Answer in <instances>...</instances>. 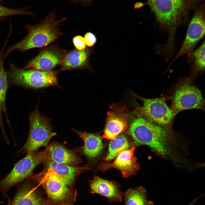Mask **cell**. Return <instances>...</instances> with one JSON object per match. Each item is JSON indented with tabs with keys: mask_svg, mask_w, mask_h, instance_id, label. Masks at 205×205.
I'll return each instance as SVG.
<instances>
[{
	"mask_svg": "<svg viewBox=\"0 0 205 205\" xmlns=\"http://www.w3.org/2000/svg\"><path fill=\"white\" fill-rule=\"evenodd\" d=\"M204 2V0H147L145 5L149 6L160 28L168 33L167 43L171 45L175 43L178 26L187 23L191 12Z\"/></svg>",
	"mask_w": 205,
	"mask_h": 205,
	"instance_id": "1",
	"label": "cell"
},
{
	"mask_svg": "<svg viewBox=\"0 0 205 205\" xmlns=\"http://www.w3.org/2000/svg\"><path fill=\"white\" fill-rule=\"evenodd\" d=\"M56 10L55 9L50 12L39 23L25 25L24 26L28 30L26 35L21 41L7 49L4 53L5 58L15 50L24 52L33 48L46 46L63 34L59 27L67 18L64 17L57 20Z\"/></svg>",
	"mask_w": 205,
	"mask_h": 205,
	"instance_id": "2",
	"label": "cell"
},
{
	"mask_svg": "<svg viewBox=\"0 0 205 205\" xmlns=\"http://www.w3.org/2000/svg\"><path fill=\"white\" fill-rule=\"evenodd\" d=\"M128 132L136 145L148 146L164 156L169 153L168 134L162 126L144 117L137 116L131 121Z\"/></svg>",
	"mask_w": 205,
	"mask_h": 205,
	"instance_id": "3",
	"label": "cell"
},
{
	"mask_svg": "<svg viewBox=\"0 0 205 205\" xmlns=\"http://www.w3.org/2000/svg\"><path fill=\"white\" fill-rule=\"evenodd\" d=\"M30 131L26 142L17 153V155L37 151L42 146H46L56 134L52 131L50 120L40 113L37 108L30 114Z\"/></svg>",
	"mask_w": 205,
	"mask_h": 205,
	"instance_id": "4",
	"label": "cell"
},
{
	"mask_svg": "<svg viewBox=\"0 0 205 205\" xmlns=\"http://www.w3.org/2000/svg\"><path fill=\"white\" fill-rule=\"evenodd\" d=\"M47 159L46 149L27 154L17 162L12 171L0 181V192L4 195L13 186L21 183L30 176L38 165Z\"/></svg>",
	"mask_w": 205,
	"mask_h": 205,
	"instance_id": "5",
	"label": "cell"
},
{
	"mask_svg": "<svg viewBox=\"0 0 205 205\" xmlns=\"http://www.w3.org/2000/svg\"><path fill=\"white\" fill-rule=\"evenodd\" d=\"M10 66L7 77L14 84L36 89L56 86L58 84V71L26 70L18 68L12 64Z\"/></svg>",
	"mask_w": 205,
	"mask_h": 205,
	"instance_id": "6",
	"label": "cell"
},
{
	"mask_svg": "<svg viewBox=\"0 0 205 205\" xmlns=\"http://www.w3.org/2000/svg\"><path fill=\"white\" fill-rule=\"evenodd\" d=\"M133 94L142 100L143 104L141 107H137L132 114L145 118L162 126L171 124L175 114L168 107L164 98L149 99Z\"/></svg>",
	"mask_w": 205,
	"mask_h": 205,
	"instance_id": "7",
	"label": "cell"
},
{
	"mask_svg": "<svg viewBox=\"0 0 205 205\" xmlns=\"http://www.w3.org/2000/svg\"><path fill=\"white\" fill-rule=\"evenodd\" d=\"M205 5L204 2L194 10L193 16L190 22L184 42L169 67L179 58L194 50L198 43L204 36Z\"/></svg>",
	"mask_w": 205,
	"mask_h": 205,
	"instance_id": "8",
	"label": "cell"
},
{
	"mask_svg": "<svg viewBox=\"0 0 205 205\" xmlns=\"http://www.w3.org/2000/svg\"><path fill=\"white\" fill-rule=\"evenodd\" d=\"M107 113L104 133L101 138L112 140L127 130L129 114L125 105L113 104Z\"/></svg>",
	"mask_w": 205,
	"mask_h": 205,
	"instance_id": "9",
	"label": "cell"
},
{
	"mask_svg": "<svg viewBox=\"0 0 205 205\" xmlns=\"http://www.w3.org/2000/svg\"><path fill=\"white\" fill-rule=\"evenodd\" d=\"M172 106L174 109L179 111L193 108L203 109L204 100L198 89L185 83L175 91Z\"/></svg>",
	"mask_w": 205,
	"mask_h": 205,
	"instance_id": "10",
	"label": "cell"
},
{
	"mask_svg": "<svg viewBox=\"0 0 205 205\" xmlns=\"http://www.w3.org/2000/svg\"><path fill=\"white\" fill-rule=\"evenodd\" d=\"M66 50L57 46H52L43 49L23 68L48 71L60 65L65 56Z\"/></svg>",
	"mask_w": 205,
	"mask_h": 205,
	"instance_id": "11",
	"label": "cell"
},
{
	"mask_svg": "<svg viewBox=\"0 0 205 205\" xmlns=\"http://www.w3.org/2000/svg\"><path fill=\"white\" fill-rule=\"evenodd\" d=\"M134 145L131 148L121 152L112 163H101L99 169L105 171L112 168L120 171L124 178H126L135 175L140 169V165L134 155Z\"/></svg>",
	"mask_w": 205,
	"mask_h": 205,
	"instance_id": "12",
	"label": "cell"
},
{
	"mask_svg": "<svg viewBox=\"0 0 205 205\" xmlns=\"http://www.w3.org/2000/svg\"><path fill=\"white\" fill-rule=\"evenodd\" d=\"M45 168L41 173L52 175L68 186L72 184L77 176L83 171L89 170L87 166H72L46 159Z\"/></svg>",
	"mask_w": 205,
	"mask_h": 205,
	"instance_id": "13",
	"label": "cell"
},
{
	"mask_svg": "<svg viewBox=\"0 0 205 205\" xmlns=\"http://www.w3.org/2000/svg\"><path fill=\"white\" fill-rule=\"evenodd\" d=\"M91 194H97L105 197L110 203H118L122 200L124 194L120 185L114 181H109L94 176L89 183Z\"/></svg>",
	"mask_w": 205,
	"mask_h": 205,
	"instance_id": "14",
	"label": "cell"
},
{
	"mask_svg": "<svg viewBox=\"0 0 205 205\" xmlns=\"http://www.w3.org/2000/svg\"><path fill=\"white\" fill-rule=\"evenodd\" d=\"M36 178H41L40 183L45 189L49 199L56 203L66 200L69 197V189L62 181L49 175L39 173L33 175Z\"/></svg>",
	"mask_w": 205,
	"mask_h": 205,
	"instance_id": "15",
	"label": "cell"
},
{
	"mask_svg": "<svg viewBox=\"0 0 205 205\" xmlns=\"http://www.w3.org/2000/svg\"><path fill=\"white\" fill-rule=\"evenodd\" d=\"M11 205H44L46 201L32 181L27 179L19 184Z\"/></svg>",
	"mask_w": 205,
	"mask_h": 205,
	"instance_id": "16",
	"label": "cell"
},
{
	"mask_svg": "<svg viewBox=\"0 0 205 205\" xmlns=\"http://www.w3.org/2000/svg\"><path fill=\"white\" fill-rule=\"evenodd\" d=\"M93 49V47H87L83 50L76 49L67 53L60 65L61 71L87 69L93 72L89 62Z\"/></svg>",
	"mask_w": 205,
	"mask_h": 205,
	"instance_id": "17",
	"label": "cell"
},
{
	"mask_svg": "<svg viewBox=\"0 0 205 205\" xmlns=\"http://www.w3.org/2000/svg\"><path fill=\"white\" fill-rule=\"evenodd\" d=\"M46 149V159L49 161L74 166L82 162L75 152L57 142L51 143Z\"/></svg>",
	"mask_w": 205,
	"mask_h": 205,
	"instance_id": "18",
	"label": "cell"
},
{
	"mask_svg": "<svg viewBox=\"0 0 205 205\" xmlns=\"http://www.w3.org/2000/svg\"><path fill=\"white\" fill-rule=\"evenodd\" d=\"M72 130L83 140L84 145L81 148V151L87 158L93 159L101 153L103 148L101 137L96 133L81 132L73 128Z\"/></svg>",
	"mask_w": 205,
	"mask_h": 205,
	"instance_id": "19",
	"label": "cell"
},
{
	"mask_svg": "<svg viewBox=\"0 0 205 205\" xmlns=\"http://www.w3.org/2000/svg\"><path fill=\"white\" fill-rule=\"evenodd\" d=\"M205 41L196 50L187 54L186 60L190 64L192 75L203 72L205 70Z\"/></svg>",
	"mask_w": 205,
	"mask_h": 205,
	"instance_id": "20",
	"label": "cell"
},
{
	"mask_svg": "<svg viewBox=\"0 0 205 205\" xmlns=\"http://www.w3.org/2000/svg\"><path fill=\"white\" fill-rule=\"evenodd\" d=\"M124 196L125 205H153V201L147 199V191L142 186L130 188Z\"/></svg>",
	"mask_w": 205,
	"mask_h": 205,
	"instance_id": "21",
	"label": "cell"
},
{
	"mask_svg": "<svg viewBox=\"0 0 205 205\" xmlns=\"http://www.w3.org/2000/svg\"><path fill=\"white\" fill-rule=\"evenodd\" d=\"M131 143L124 135H118L111 140L109 145L108 154L104 160L108 162L116 158L122 152L129 149Z\"/></svg>",
	"mask_w": 205,
	"mask_h": 205,
	"instance_id": "22",
	"label": "cell"
},
{
	"mask_svg": "<svg viewBox=\"0 0 205 205\" xmlns=\"http://www.w3.org/2000/svg\"><path fill=\"white\" fill-rule=\"evenodd\" d=\"M5 45L0 53V118L1 123L2 122V114L4 112L6 114L5 106L6 95L7 89V74L4 67V49Z\"/></svg>",
	"mask_w": 205,
	"mask_h": 205,
	"instance_id": "23",
	"label": "cell"
},
{
	"mask_svg": "<svg viewBox=\"0 0 205 205\" xmlns=\"http://www.w3.org/2000/svg\"><path fill=\"white\" fill-rule=\"evenodd\" d=\"M27 7L11 8L0 4V18L17 15H30L31 13L27 10Z\"/></svg>",
	"mask_w": 205,
	"mask_h": 205,
	"instance_id": "24",
	"label": "cell"
},
{
	"mask_svg": "<svg viewBox=\"0 0 205 205\" xmlns=\"http://www.w3.org/2000/svg\"><path fill=\"white\" fill-rule=\"evenodd\" d=\"M73 42L76 49L78 50H83L86 47L84 38L81 36L78 35L74 37L73 38Z\"/></svg>",
	"mask_w": 205,
	"mask_h": 205,
	"instance_id": "25",
	"label": "cell"
},
{
	"mask_svg": "<svg viewBox=\"0 0 205 205\" xmlns=\"http://www.w3.org/2000/svg\"><path fill=\"white\" fill-rule=\"evenodd\" d=\"M86 45L89 47L94 45L96 42V38L93 33L88 32L85 35L84 38Z\"/></svg>",
	"mask_w": 205,
	"mask_h": 205,
	"instance_id": "26",
	"label": "cell"
},
{
	"mask_svg": "<svg viewBox=\"0 0 205 205\" xmlns=\"http://www.w3.org/2000/svg\"><path fill=\"white\" fill-rule=\"evenodd\" d=\"M71 2L76 5L80 4L85 7L91 6L93 0H69Z\"/></svg>",
	"mask_w": 205,
	"mask_h": 205,
	"instance_id": "27",
	"label": "cell"
},
{
	"mask_svg": "<svg viewBox=\"0 0 205 205\" xmlns=\"http://www.w3.org/2000/svg\"><path fill=\"white\" fill-rule=\"evenodd\" d=\"M202 196V195H200L199 197L195 198L193 199L188 205H194L197 200Z\"/></svg>",
	"mask_w": 205,
	"mask_h": 205,
	"instance_id": "28",
	"label": "cell"
},
{
	"mask_svg": "<svg viewBox=\"0 0 205 205\" xmlns=\"http://www.w3.org/2000/svg\"><path fill=\"white\" fill-rule=\"evenodd\" d=\"M12 203V201L9 200L8 204L7 205H11Z\"/></svg>",
	"mask_w": 205,
	"mask_h": 205,
	"instance_id": "29",
	"label": "cell"
},
{
	"mask_svg": "<svg viewBox=\"0 0 205 205\" xmlns=\"http://www.w3.org/2000/svg\"><path fill=\"white\" fill-rule=\"evenodd\" d=\"M156 46H156V47H155L156 51V52L157 54H158V53L157 51V50H156ZM171 58H170V59H166V58H165V59H166V60H169Z\"/></svg>",
	"mask_w": 205,
	"mask_h": 205,
	"instance_id": "30",
	"label": "cell"
},
{
	"mask_svg": "<svg viewBox=\"0 0 205 205\" xmlns=\"http://www.w3.org/2000/svg\"></svg>",
	"mask_w": 205,
	"mask_h": 205,
	"instance_id": "31",
	"label": "cell"
}]
</instances>
